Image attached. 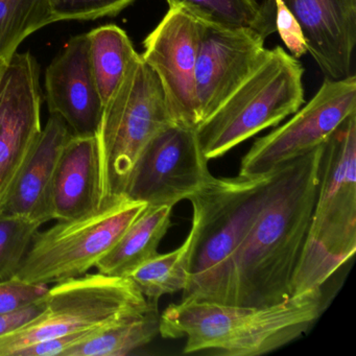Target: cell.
Masks as SVG:
<instances>
[{
  "mask_svg": "<svg viewBox=\"0 0 356 356\" xmlns=\"http://www.w3.org/2000/svg\"><path fill=\"white\" fill-rule=\"evenodd\" d=\"M323 145L274 170L268 199L233 260L232 305L268 306L293 296L318 193Z\"/></svg>",
  "mask_w": 356,
  "mask_h": 356,
  "instance_id": "1",
  "label": "cell"
},
{
  "mask_svg": "<svg viewBox=\"0 0 356 356\" xmlns=\"http://www.w3.org/2000/svg\"><path fill=\"white\" fill-rule=\"evenodd\" d=\"M322 287L268 306L209 301L170 304L160 316V334L185 339L186 354L259 356L299 339L324 312Z\"/></svg>",
  "mask_w": 356,
  "mask_h": 356,
  "instance_id": "2",
  "label": "cell"
},
{
  "mask_svg": "<svg viewBox=\"0 0 356 356\" xmlns=\"http://www.w3.org/2000/svg\"><path fill=\"white\" fill-rule=\"evenodd\" d=\"M274 172L264 177L212 176L189 201V280L182 301L232 305L233 260L266 203Z\"/></svg>",
  "mask_w": 356,
  "mask_h": 356,
  "instance_id": "3",
  "label": "cell"
},
{
  "mask_svg": "<svg viewBox=\"0 0 356 356\" xmlns=\"http://www.w3.org/2000/svg\"><path fill=\"white\" fill-rule=\"evenodd\" d=\"M356 251V112L323 145L320 182L291 293L321 289Z\"/></svg>",
  "mask_w": 356,
  "mask_h": 356,
  "instance_id": "4",
  "label": "cell"
},
{
  "mask_svg": "<svg viewBox=\"0 0 356 356\" xmlns=\"http://www.w3.org/2000/svg\"><path fill=\"white\" fill-rule=\"evenodd\" d=\"M304 68L281 47L262 61L236 90L195 128L208 161L295 114L305 103Z\"/></svg>",
  "mask_w": 356,
  "mask_h": 356,
  "instance_id": "5",
  "label": "cell"
},
{
  "mask_svg": "<svg viewBox=\"0 0 356 356\" xmlns=\"http://www.w3.org/2000/svg\"><path fill=\"white\" fill-rule=\"evenodd\" d=\"M172 124L161 82L138 54L106 104L97 132L104 206L124 195L145 145Z\"/></svg>",
  "mask_w": 356,
  "mask_h": 356,
  "instance_id": "6",
  "label": "cell"
},
{
  "mask_svg": "<svg viewBox=\"0 0 356 356\" xmlns=\"http://www.w3.org/2000/svg\"><path fill=\"white\" fill-rule=\"evenodd\" d=\"M44 300L40 316L0 337V356H13L45 339L110 326L147 312L158 302L147 300L127 277L99 273L55 283Z\"/></svg>",
  "mask_w": 356,
  "mask_h": 356,
  "instance_id": "7",
  "label": "cell"
},
{
  "mask_svg": "<svg viewBox=\"0 0 356 356\" xmlns=\"http://www.w3.org/2000/svg\"><path fill=\"white\" fill-rule=\"evenodd\" d=\"M147 207L122 195L90 216L38 231L16 279L49 285L87 274Z\"/></svg>",
  "mask_w": 356,
  "mask_h": 356,
  "instance_id": "8",
  "label": "cell"
},
{
  "mask_svg": "<svg viewBox=\"0 0 356 356\" xmlns=\"http://www.w3.org/2000/svg\"><path fill=\"white\" fill-rule=\"evenodd\" d=\"M356 112V78L325 79L314 97L295 115L260 137L241 159L239 176L255 178L326 143L339 124Z\"/></svg>",
  "mask_w": 356,
  "mask_h": 356,
  "instance_id": "9",
  "label": "cell"
},
{
  "mask_svg": "<svg viewBox=\"0 0 356 356\" xmlns=\"http://www.w3.org/2000/svg\"><path fill=\"white\" fill-rule=\"evenodd\" d=\"M208 162L195 129L170 124L145 145L124 195L147 206L174 207L211 178Z\"/></svg>",
  "mask_w": 356,
  "mask_h": 356,
  "instance_id": "10",
  "label": "cell"
},
{
  "mask_svg": "<svg viewBox=\"0 0 356 356\" xmlns=\"http://www.w3.org/2000/svg\"><path fill=\"white\" fill-rule=\"evenodd\" d=\"M41 132L38 64L30 53H15L0 74V206Z\"/></svg>",
  "mask_w": 356,
  "mask_h": 356,
  "instance_id": "11",
  "label": "cell"
},
{
  "mask_svg": "<svg viewBox=\"0 0 356 356\" xmlns=\"http://www.w3.org/2000/svg\"><path fill=\"white\" fill-rule=\"evenodd\" d=\"M201 20L179 7H170L143 41L141 58L157 74L174 124L195 129L200 124L195 97V63Z\"/></svg>",
  "mask_w": 356,
  "mask_h": 356,
  "instance_id": "12",
  "label": "cell"
},
{
  "mask_svg": "<svg viewBox=\"0 0 356 356\" xmlns=\"http://www.w3.org/2000/svg\"><path fill=\"white\" fill-rule=\"evenodd\" d=\"M264 41L252 29L224 28L202 22L195 63L200 124L257 67L268 51Z\"/></svg>",
  "mask_w": 356,
  "mask_h": 356,
  "instance_id": "13",
  "label": "cell"
},
{
  "mask_svg": "<svg viewBox=\"0 0 356 356\" xmlns=\"http://www.w3.org/2000/svg\"><path fill=\"white\" fill-rule=\"evenodd\" d=\"M49 113L60 116L74 136H95L103 118V102L89 58L87 34L72 37L45 72Z\"/></svg>",
  "mask_w": 356,
  "mask_h": 356,
  "instance_id": "14",
  "label": "cell"
},
{
  "mask_svg": "<svg viewBox=\"0 0 356 356\" xmlns=\"http://www.w3.org/2000/svg\"><path fill=\"white\" fill-rule=\"evenodd\" d=\"M299 24L307 53L326 78L351 76L356 0H279Z\"/></svg>",
  "mask_w": 356,
  "mask_h": 356,
  "instance_id": "15",
  "label": "cell"
},
{
  "mask_svg": "<svg viewBox=\"0 0 356 356\" xmlns=\"http://www.w3.org/2000/svg\"><path fill=\"white\" fill-rule=\"evenodd\" d=\"M104 206L99 138L74 136L58 160L49 193V213L58 222L76 220Z\"/></svg>",
  "mask_w": 356,
  "mask_h": 356,
  "instance_id": "16",
  "label": "cell"
},
{
  "mask_svg": "<svg viewBox=\"0 0 356 356\" xmlns=\"http://www.w3.org/2000/svg\"><path fill=\"white\" fill-rule=\"evenodd\" d=\"M72 136L66 122L51 114L9 195L0 206V214L26 216L42 225L51 220V182L62 149Z\"/></svg>",
  "mask_w": 356,
  "mask_h": 356,
  "instance_id": "17",
  "label": "cell"
},
{
  "mask_svg": "<svg viewBox=\"0 0 356 356\" xmlns=\"http://www.w3.org/2000/svg\"><path fill=\"white\" fill-rule=\"evenodd\" d=\"M172 208L147 206L115 245L97 262V273L127 277L137 266L157 255L158 247L172 225Z\"/></svg>",
  "mask_w": 356,
  "mask_h": 356,
  "instance_id": "18",
  "label": "cell"
},
{
  "mask_svg": "<svg viewBox=\"0 0 356 356\" xmlns=\"http://www.w3.org/2000/svg\"><path fill=\"white\" fill-rule=\"evenodd\" d=\"M87 37L91 70L105 107L138 54L127 33L115 24L95 29Z\"/></svg>",
  "mask_w": 356,
  "mask_h": 356,
  "instance_id": "19",
  "label": "cell"
},
{
  "mask_svg": "<svg viewBox=\"0 0 356 356\" xmlns=\"http://www.w3.org/2000/svg\"><path fill=\"white\" fill-rule=\"evenodd\" d=\"M160 331L157 302L149 310L105 327L62 356H122L149 343Z\"/></svg>",
  "mask_w": 356,
  "mask_h": 356,
  "instance_id": "20",
  "label": "cell"
},
{
  "mask_svg": "<svg viewBox=\"0 0 356 356\" xmlns=\"http://www.w3.org/2000/svg\"><path fill=\"white\" fill-rule=\"evenodd\" d=\"M205 24L224 28L252 29L266 39L276 32L275 22L257 0H166Z\"/></svg>",
  "mask_w": 356,
  "mask_h": 356,
  "instance_id": "21",
  "label": "cell"
},
{
  "mask_svg": "<svg viewBox=\"0 0 356 356\" xmlns=\"http://www.w3.org/2000/svg\"><path fill=\"white\" fill-rule=\"evenodd\" d=\"M191 238L174 251L153 256L137 266L127 278L147 300H158L164 295L184 291L189 280Z\"/></svg>",
  "mask_w": 356,
  "mask_h": 356,
  "instance_id": "22",
  "label": "cell"
},
{
  "mask_svg": "<svg viewBox=\"0 0 356 356\" xmlns=\"http://www.w3.org/2000/svg\"><path fill=\"white\" fill-rule=\"evenodd\" d=\"M54 22L51 0H0V60L10 59L24 39Z\"/></svg>",
  "mask_w": 356,
  "mask_h": 356,
  "instance_id": "23",
  "label": "cell"
},
{
  "mask_svg": "<svg viewBox=\"0 0 356 356\" xmlns=\"http://www.w3.org/2000/svg\"><path fill=\"white\" fill-rule=\"evenodd\" d=\"M41 226L26 216L0 214V282L16 278Z\"/></svg>",
  "mask_w": 356,
  "mask_h": 356,
  "instance_id": "24",
  "label": "cell"
},
{
  "mask_svg": "<svg viewBox=\"0 0 356 356\" xmlns=\"http://www.w3.org/2000/svg\"><path fill=\"white\" fill-rule=\"evenodd\" d=\"M136 0H51L54 18L57 22H86L112 17Z\"/></svg>",
  "mask_w": 356,
  "mask_h": 356,
  "instance_id": "25",
  "label": "cell"
},
{
  "mask_svg": "<svg viewBox=\"0 0 356 356\" xmlns=\"http://www.w3.org/2000/svg\"><path fill=\"white\" fill-rule=\"evenodd\" d=\"M49 289L47 284H32L16 278L0 282V314H10L40 301Z\"/></svg>",
  "mask_w": 356,
  "mask_h": 356,
  "instance_id": "26",
  "label": "cell"
},
{
  "mask_svg": "<svg viewBox=\"0 0 356 356\" xmlns=\"http://www.w3.org/2000/svg\"><path fill=\"white\" fill-rule=\"evenodd\" d=\"M261 6L264 11H268V14L274 16L276 32L280 34L281 39L291 51V55L297 59L305 55L307 47L301 29L284 5L279 0H264Z\"/></svg>",
  "mask_w": 356,
  "mask_h": 356,
  "instance_id": "27",
  "label": "cell"
},
{
  "mask_svg": "<svg viewBox=\"0 0 356 356\" xmlns=\"http://www.w3.org/2000/svg\"><path fill=\"white\" fill-rule=\"evenodd\" d=\"M104 328L105 327L38 341V343H32V345L18 350L13 356H62L64 352L67 351L72 346L90 339Z\"/></svg>",
  "mask_w": 356,
  "mask_h": 356,
  "instance_id": "28",
  "label": "cell"
},
{
  "mask_svg": "<svg viewBox=\"0 0 356 356\" xmlns=\"http://www.w3.org/2000/svg\"><path fill=\"white\" fill-rule=\"evenodd\" d=\"M45 297L40 301L16 312L0 314V337L14 332L36 318L45 309Z\"/></svg>",
  "mask_w": 356,
  "mask_h": 356,
  "instance_id": "29",
  "label": "cell"
},
{
  "mask_svg": "<svg viewBox=\"0 0 356 356\" xmlns=\"http://www.w3.org/2000/svg\"><path fill=\"white\" fill-rule=\"evenodd\" d=\"M6 62H7V60H0V74H1V72H3Z\"/></svg>",
  "mask_w": 356,
  "mask_h": 356,
  "instance_id": "30",
  "label": "cell"
}]
</instances>
